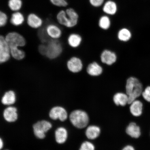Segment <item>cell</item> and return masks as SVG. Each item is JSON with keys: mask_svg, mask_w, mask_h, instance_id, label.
Wrapping results in <instances>:
<instances>
[{"mask_svg": "<svg viewBox=\"0 0 150 150\" xmlns=\"http://www.w3.org/2000/svg\"><path fill=\"white\" fill-rule=\"evenodd\" d=\"M95 149L94 146L92 143L89 142H85L81 146L80 150H93Z\"/></svg>", "mask_w": 150, "mask_h": 150, "instance_id": "obj_32", "label": "cell"}, {"mask_svg": "<svg viewBox=\"0 0 150 150\" xmlns=\"http://www.w3.org/2000/svg\"><path fill=\"white\" fill-rule=\"evenodd\" d=\"M103 67L96 62H93L89 64L87 68L88 74L91 76H100L103 72Z\"/></svg>", "mask_w": 150, "mask_h": 150, "instance_id": "obj_13", "label": "cell"}, {"mask_svg": "<svg viewBox=\"0 0 150 150\" xmlns=\"http://www.w3.org/2000/svg\"><path fill=\"white\" fill-rule=\"evenodd\" d=\"M130 104V111L133 116L138 117L142 115L143 109V104L142 102L136 100Z\"/></svg>", "mask_w": 150, "mask_h": 150, "instance_id": "obj_18", "label": "cell"}, {"mask_svg": "<svg viewBox=\"0 0 150 150\" xmlns=\"http://www.w3.org/2000/svg\"><path fill=\"white\" fill-rule=\"evenodd\" d=\"M131 33L126 28H122L118 32L117 38L118 40L122 42H126L130 40Z\"/></svg>", "mask_w": 150, "mask_h": 150, "instance_id": "obj_25", "label": "cell"}, {"mask_svg": "<svg viewBox=\"0 0 150 150\" xmlns=\"http://www.w3.org/2000/svg\"><path fill=\"white\" fill-rule=\"evenodd\" d=\"M134 147L130 145L127 146L123 149V150H134Z\"/></svg>", "mask_w": 150, "mask_h": 150, "instance_id": "obj_36", "label": "cell"}, {"mask_svg": "<svg viewBox=\"0 0 150 150\" xmlns=\"http://www.w3.org/2000/svg\"><path fill=\"white\" fill-rule=\"evenodd\" d=\"M3 116L6 120L9 122L16 121L18 117L17 110L14 107H8L4 111Z\"/></svg>", "mask_w": 150, "mask_h": 150, "instance_id": "obj_14", "label": "cell"}, {"mask_svg": "<svg viewBox=\"0 0 150 150\" xmlns=\"http://www.w3.org/2000/svg\"><path fill=\"white\" fill-rule=\"evenodd\" d=\"M103 11L108 16H112L117 13L118 10L117 4L112 0H108L103 5Z\"/></svg>", "mask_w": 150, "mask_h": 150, "instance_id": "obj_11", "label": "cell"}, {"mask_svg": "<svg viewBox=\"0 0 150 150\" xmlns=\"http://www.w3.org/2000/svg\"><path fill=\"white\" fill-rule=\"evenodd\" d=\"M83 64L81 59L77 56H73L70 58L67 63V69L73 73H78L83 68Z\"/></svg>", "mask_w": 150, "mask_h": 150, "instance_id": "obj_7", "label": "cell"}, {"mask_svg": "<svg viewBox=\"0 0 150 150\" xmlns=\"http://www.w3.org/2000/svg\"><path fill=\"white\" fill-rule=\"evenodd\" d=\"M125 88L126 94L128 97L129 104L140 96L143 89L142 83L137 79L134 77H131L127 79Z\"/></svg>", "mask_w": 150, "mask_h": 150, "instance_id": "obj_1", "label": "cell"}, {"mask_svg": "<svg viewBox=\"0 0 150 150\" xmlns=\"http://www.w3.org/2000/svg\"><path fill=\"white\" fill-rule=\"evenodd\" d=\"M27 21L30 27L35 29L40 28L43 23L42 19L34 13H31L28 15Z\"/></svg>", "mask_w": 150, "mask_h": 150, "instance_id": "obj_12", "label": "cell"}, {"mask_svg": "<svg viewBox=\"0 0 150 150\" xmlns=\"http://www.w3.org/2000/svg\"><path fill=\"white\" fill-rule=\"evenodd\" d=\"M16 100V94L13 91H9L5 93L1 99V103L6 105L14 104Z\"/></svg>", "mask_w": 150, "mask_h": 150, "instance_id": "obj_22", "label": "cell"}, {"mask_svg": "<svg viewBox=\"0 0 150 150\" xmlns=\"http://www.w3.org/2000/svg\"><path fill=\"white\" fill-rule=\"evenodd\" d=\"M100 129L95 125H91L86 129V135L89 139L93 140L97 138L100 135Z\"/></svg>", "mask_w": 150, "mask_h": 150, "instance_id": "obj_21", "label": "cell"}, {"mask_svg": "<svg viewBox=\"0 0 150 150\" xmlns=\"http://www.w3.org/2000/svg\"><path fill=\"white\" fill-rule=\"evenodd\" d=\"M113 101L117 105L125 106L128 104V97L127 94L117 93L114 95Z\"/></svg>", "mask_w": 150, "mask_h": 150, "instance_id": "obj_23", "label": "cell"}, {"mask_svg": "<svg viewBox=\"0 0 150 150\" xmlns=\"http://www.w3.org/2000/svg\"><path fill=\"white\" fill-rule=\"evenodd\" d=\"M65 11L73 26L74 27H76L77 25L79 18V16L77 12L74 8H67Z\"/></svg>", "mask_w": 150, "mask_h": 150, "instance_id": "obj_26", "label": "cell"}, {"mask_svg": "<svg viewBox=\"0 0 150 150\" xmlns=\"http://www.w3.org/2000/svg\"><path fill=\"white\" fill-rule=\"evenodd\" d=\"M25 21L23 15L17 11L12 15L10 20V23L12 25L18 27L22 25Z\"/></svg>", "mask_w": 150, "mask_h": 150, "instance_id": "obj_20", "label": "cell"}, {"mask_svg": "<svg viewBox=\"0 0 150 150\" xmlns=\"http://www.w3.org/2000/svg\"><path fill=\"white\" fill-rule=\"evenodd\" d=\"M117 54L112 50L105 49L103 50L100 55L102 63L108 66L113 65L117 62Z\"/></svg>", "mask_w": 150, "mask_h": 150, "instance_id": "obj_8", "label": "cell"}, {"mask_svg": "<svg viewBox=\"0 0 150 150\" xmlns=\"http://www.w3.org/2000/svg\"><path fill=\"white\" fill-rule=\"evenodd\" d=\"M54 5L59 7H66L68 5L67 0H50Z\"/></svg>", "mask_w": 150, "mask_h": 150, "instance_id": "obj_31", "label": "cell"}, {"mask_svg": "<svg viewBox=\"0 0 150 150\" xmlns=\"http://www.w3.org/2000/svg\"><path fill=\"white\" fill-rule=\"evenodd\" d=\"M47 50L45 56L48 59H54L61 55L63 47L59 40L50 39L46 43Z\"/></svg>", "mask_w": 150, "mask_h": 150, "instance_id": "obj_3", "label": "cell"}, {"mask_svg": "<svg viewBox=\"0 0 150 150\" xmlns=\"http://www.w3.org/2000/svg\"><path fill=\"white\" fill-rule=\"evenodd\" d=\"M68 136V133L66 129L63 127H60L56 129L55 132L56 142L59 144L64 143L66 141Z\"/></svg>", "mask_w": 150, "mask_h": 150, "instance_id": "obj_19", "label": "cell"}, {"mask_svg": "<svg viewBox=\"0 0 150 150\" xmlns=\"http://www.w3.org/2000/svg\"><path fill=\"white\" fill-rule=\"evenodd\" d=\"M8 16L5 13L0 11V27H4L8 22Z\"/></svg>", "mask_w": 150, "mask_h": 150, "instance_id": "obj_30", "label": "cell"}, {"mask_svg": "<svg viewBox=\"0 0 150 150\" xmlns=\"http://www.w3.org/2000/svg\"><path fill=\"white\" fill-rule=\"evenodd\" d=\"M8 6L11 10L17 12L22 8V2L21 0H9Z\"/></svg>", "mask_w": 150, "mask_h": 150, "instance_id": "obj_28", "label": "cell"}, {"mask_svg": "<svg viewBox=\"0 0 150 150\" xmlns=\"http://www.w3.org/2000/svg\"><path fill=\"white\" fill-rule=\"evenodd\" d=\"M38 36L41 42L46 44L50 39L46 33L45 28H41L38 32Z\"/></svg>", "mask_w": 150, "mask_h": 150, "instance_id": "obj_29", "label": "cell"}, {"mask_svg": "<svg viewBox=\"0 0 150 150\" xmlns=\"http://www.w3.org/2000/svg\"><path fill=\"white\" fill-rule=\"evenodd\" d=\"M69 118L72 125L78 128H84L89 123L88 115L86 112L83 110H74L71 112Z\"/></svg>", "mask_w": 150, "mask_h": 150, "instance_id": "obj_2", "label": "cell"}, {"mask_svg": "<svg viewBox=\"0 0 150 150\" xmlns=\"http://www.w3.org/2000/svg\"><path fill=\"white\" fill-rule=\"evenodd\" d=\"M11 56L10 48L5 37L0 35V64L8 61Z\"/></svg>", "mask_w": 150, "mask_h": 150, "instance_id": "obj_6", "label": "cell"}, {"mask_svg": "<svg viewBox=\"0 0 150 150\" xmlns=\"http://www.w3.org/2000/svg\"><path fill=\"white\" fill-rule=\"evenodd\" d=\"M49 116L54 120L59 119L61 121H64L67 118V112L65 109L61 106H56L50 110Z\"/></svg>", "mask_w": 150, "mask_h": 150, "instance_id": "obj_10", "label": "cell"}, {"mask_svg": "<svg viewBox=\"0 0 150 150\" xmlns=\"http://www.w3.org/2000/svg\"><path fill=\"white\" fill-rule=\"evenodd\" d=\"M142 95L146 100L150 102V86L146 88L145 91L142 92Z\"/></svg>", "mask_w": 150, "mask_h": 150, "instance_id": "obj_34", "label": "cell"}, {"mask_svg": "<svg viewBox=\"0 0 150 150\" xmlns=\"http://www.w3.org/2000/svg\"><path fill=\"white\" fill-rule=\"evenodd\" d=\"M47 50L46 44L42 43L38 47V50L41 55L43 56L46 55Z\"/></svg>", "mask_w": 150, "mask_h": 150, "instance_id": "obj_35", "label": "cell"}, {"mask_svg": "<svg viewBox=\"0 0 150 150\" xmlns=\"http://www.w3.org/2000/svg\"><path fill=\"white\" fill-rule=\"evenodd\" d=\"M49 122L42 120L38 122L33 125L34 133L37 138L42 139L45 137V134L52 127Z\"/></svg>", "mask_w": 150, "mask_h": 150, "instance_id": "obj_5", "label": "cell"}, {"mask_svg": "<svg viewBox=\"0 0 150 150\" xmlns=\"http://www.w3.org/2000/svg\"><path fill=\"white\" fill-rule=\"evenodd\" d=\"M67 42L69 45L71 47L73 48H77L82 44V37L81 35L77 33H72L67 38Z\"/></svg>", "mask_w": 150, "mask_h": 150, "instance_id": "obj_15", "label": "cell"}, {"mask_svg": "<svg viewBox=\"0 0 150 150\" xmlns=\"http://www.w3.org/2000/svg\"><path fill=\"white\" fill-rule=\"evenodd\" d=\"M99 28L104 30H108L111 27V21L108 15H103L99 18L98 22Z\"/></svg>", "mask_w": 150, "mask_h": 150, "instance_id": "obj_24", "label": "cell"}, {"mask_svg": "<svg viewBox=\"0 0 150 150\" xmlns=\"http://www.w3.org/2000/svg\"><path fill=\"white\" fill-rule=\"evenodd\" d=\"M56 18L58 23L61 25L67 28H74L65 11L62 10L60 11L56 16Z\"/></svg>", "mask_w": 150, "mask_h": 150, "instance_id": "obj_16", "label": "cell"}, {"mask_svg": "<svg viewBox=\"0 0 150 150\" xmlns=\"http://www.w3.org/2000/svg\"><path fill=\"white\" fill-rule=\"evenodd\" d=\"M126 132L128 135L134 138H139L141 134L140 127L134 122L131 123L128 125Z\"/></svg>", "mask_w": 150, "mask_h": 150, "instance_id": "obj_17", "label": "cell"}, {"mask_svg": "<svg viewBox=\"0 0 150 150\" xmlns=\"http://www.w3.org/2000/svg\"><path fill=\"white\" fill-rule=\"evenodd\" d=\"M10 50L11 56L13 59L17 60L20 61L25 58V52L20 48H12L10 49Z\"/></svg>", "mask_w": 150, "mask_h": 150, "instance_id": "obj_27", "label": "cell"}, {"mask_svg": "<svg viewBox=\"0 0 150 150\" xmlns=\"http://www.w3.org/2000/svg\"><path fill=\"white\" fill-rule=\"evenodd\" d=\"M89 2L92 6L98 8L104 4L105 0H89Z\"/></svg>", "mask_w": 150, "mask_h": 150, "instance_id": "obj_33", "label": "cell"}, {"mask_svg": "<svg viewBox=\"0 0 150 150\" xmlns=\"http://www.w3.org/2000/svg\"><path fill=\"white\" fill-rule=\"evenodd\" d=\"M10 49L20 48L25 45L26 41L24 37L16 32H11L5 37Z\"/></svg>", "mask_w": 150, "mask_h": 150, "instance_id": "obj_4", "label": "cell"}, {"mask_svg": "<svg viewBox=\"0 0 150 150\" xmlns=\"http://www.w3.org/2000/svg\"><path fill=\"white\" fill-rule=\"evenodd\" d=\"M45 29L48 36L50 39L58 40L62 35V31L59 26L54 23L47 25Z\"/></svg>", "mask_w": 150, "mask_h": 150, "instance_id": "obj_9", "label": "cell"}, {"mask_svg": "<svg viewBox=\"0 0 150 150\" xmlns=\"http://www.w3.org/2000/svg\"><path fill=\"white\" fill-rule=\"evenodd\" d=\"M3 147V142L1 138H0V150L2 149Z\"/></svg>", "mask_w": 150, "mask_h": 150, "instance_id": "obj_37", "label": "cell"}]
</instances>
